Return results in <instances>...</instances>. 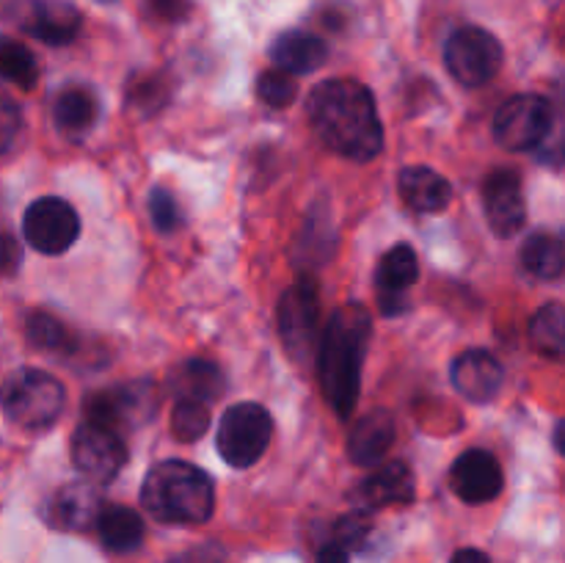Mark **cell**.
I'll return each instance as SVG.
<instances>
[{"mask_svg": "<svg viewBox=\"0 0 565 563\" xmlns=\"http://www.w3.org/2000/svg\"><path fill=\"white\" fill-rule=\"evenodd\" d=\"M64 386L47 370H14L0 390V406H3L9 423H14L22 431H31V434L53 428L64 412Z\"/></svg>", "mask_w": 565, "mask_h": 563, "instance_id": "4", "label": "cell"}, {"mask_svg": "<svg viewBox=\"0 0 565 563\" xmlns=\"http://www.w3.org/2000/svg\"><path fill=\"white\" fill-rule=\"evenodd\" d=\"M99 103L88 88L72 86L55 97L53 121L66 138H83L94 125H97Z\"/></svg>", "mask_w": 565, "mask_h": 563, "instance_id": "21", "label": "cell"}, {"mask_svg": "<svg viewBox=\"0 0 565 563\" xmlns=\"http://www.w3.org/2000/svg\"><path fill=\"white\" fill-rule=\"evenodd\" d=\"M450 563H491V557L483 550H475V546H463L456 555L450 557Z\"/></svg>", "mask_w": 565, "mask_h": 563, "instance_id": "40", "label": "cell"}, {"mask_svg": "<svg viewBox=\"0 0 565 563\" xmlns=\"http://www.w3.org/2000/svg\"><path fill=\"white\" fill-rule=\"evenodd\" d=\"M210 428V408L202 401H188L180 397L171 412V431L180 442H196L207 434Z\"/></svg>", "mask_w": 565, "mask_h": 563, "instance_id": "30", "label": "cell"}, {"mask_svg": "<svg viewBox=\"0 0 565 563\" xmlns=\"http://www.w3.org/2000/svg\"><path fill=\"white\" fill-rule=\"evenodd\" d=\"M483 210L497 237H513L527 219L522 180L513 169H494L483 182Z\"/></svg>", "mask_w": 565, "mask_h": 563, "instance_id": "12", "label": "cell"}, {"mask_svg": "<svg viewBox=\"0 0 565 563\" xmlns=\"http://www.w3.org/2000/svg\"><path fill=\"white\" fill-rule=\"evenodd\" d=\"M257 97L270 108H290L298 97V86L292 75L281 70H268L257 77Z\"/></svg>", "mask_w": 565, "mask_h": 563, "instance_id": "31", "label": "cell"}, {"mask_svg": "<svg viewBox=\"0 0 565 563\" xmlns=\"http://www.w3.org/2000/svg\"><path fill=\"white\" fill-rule=\"evenodd\" d=\"M25 337L39 351H70V331L58 318L47 312H33L25 320Z\"/></svg>", "mask_w": 565, "mask_h": 563, "instance_id": "28", "label": "cell"}, {"mask_svg": "<svg viewBox=\"0 0 565 563\" xmlns=\"http://www.w3.org/2000/svg\"><path fill=\"white\" fill-rule=\"evenodd\" d=\"M99 541L110 552H132L143 541V519L141 513L125 506H103L97 517Z\"/></svg>", "mask_w": 565, "mask_h": 563, "instance_id": "23", "label": "cell"}, {"mask_svg": "<svg viewBox=\"0 0 565 563\" xmlns=\"http://www.w3.org/2000/svg\"><path fill=\"white\" fill-rule=\"evenodd\" d=\"M39 77L36 55L22 42L11 36H0V81L14 83L20 88H31Z\"/></svg>", "mask_w": 565, "mask_h": 563, "instance_id": "27", "label": "cell"}, {"mask_svg": "<svg viewBox=\"0 0 565 563\" xmlns=\"http://www.w3.org/2000/svg\"><path fill=\"white\" fill-rule=\"evenodd\" d=\"M397 185H401L403 202L417 213H441L452 199L447 177H441L430 166H408L401 171Z\"/></svg>", "mask_w": 565, "mask_h": 563, "instance_id": "20", "label": "cell"}, {"mask_svg": "<svg viewBox=\"0 0 565 563\" xmlns=\"http://www.w3.org/2000/svg\"><path fill=\"white\" fill-rule=\"evenodd\" d=\"M169 386L177 397L210 403L215 401V397H221L226 379L213 362H207V359H191V362H182L180 368L171 373Z\"/></svg>", "mask_w": 565, "mask_h": 563, "instance_id": "22", "label": "cell"}, {"mask_svg": "<svg viewBox=\"0 0 565 563\" xmlns=\"http://www.w3.org/2000/svg\"><path fill=\"white\" fill-rule=\"evenodd\" d=\"M370 530H373V524H370L367 511H351V513H345V517L337 519L334 539L331 541L342 544L348 552L362 550L370 539Z\"/></svg>", "mask_w": 565, "mask_h": 563, "instance_id": "33", "label": "cell"}, {"mask_svg": "<svg viewBox=\"0 0 565 563\" xmlns=\"http://www.w3.org/2000/svg\"><path fill=\"white\" fill-rule=\"evenodd\" d=\"M143 9L158 22H180L191 11V0H143Z\"/></svg>", "mask_w": 565, "mask_h": 563, "instance_id": "35", "label": "cell"}, {"mask_svg": "<svg viewBox=\"0 0 565 563\" xmlns=\"http://www.w3.org/2000/svg\"><path fill=\"white\" fill-rule=\"evenodd\" d=\"M97 3H114V0H97Z\"/></svg>", "mask_w": 565, "mask_h": 563, "instance_id": "42", "label": "cell"}, {"mask_svg": "<svg viewBox=\"0 0 565 563\" xmlns=\"http://www.w3.org/2000/svg\"><path fill=\"white\" fill-rule=\"evenodd\" d=\"M450 486L463 502L483 506L500 497L505 478H502L500 461L489 450H467L452 464Z\"/></svg>", "mask_w": 565, "mask_h": 563, "instance_id": "13", "label": "cell"}, {"mask_svg": "<svg viewBox=\"0 0 565 563\" xmlns=\"http://www.w3.org/2000/svg\"><path fill=\"white\" fill-rule=\"evenodd\" d=\"M326 55H329V47L323 39L309 31H285L270 44V61L276 64V70L287 72V75H309L323 66Z\"/></svg>", "mask_w": 565, "mask_h": 563, "instance_id": "18", "label": "cell"}, {"mask_svg": "<svg viewBox=\"0 0 565 563\" xmlns=\"http://www.w3.org/2000/svg\"><path fill=\"white\" fill-rule=\"evenodd\" d=\"M445 64L461 86L475 88L489 83L502 66V44L486 28H458L445 47Z\"/></svg>", "mask_w": 565, "mask_h": 563, "instance_id": "9", "label": "cell"}, {"mask_svg": "<svg viewBox=\"0 0 565 563\" xmlns=\"http://www.w3.org/2000/svg\"><path fill=\"white\" fill-rule=\"evenodd\" d=\"M502 379V364L497 362V357H491L489 351H480V348H469V351L458 353L452 359L450 368V381L458 392H461L467 401L472 403H489L494 401L497 392H500Z\"/></svg>", "mask_w": 565, "mask_h": 563, "instance_id": "14", "label": "cell"}, {"mask_svg": "<svg viewBox=\"0 0 565 563\" xmlns=\"http://www.w3.org/2000/svg\"><path fill=\"white\" fill-rule=\"evenodd\" d=\"M270 436H274V417L268 408L259 403H235L221 417L215 445L230 467L246 469L263 458Z\"/></svg>", "mask_w": 565, "mask_h": 563, "instance_id": "5", "label": "cell"}, {"mask_svg": "<svg viewBox=\"0 0 565 563\" xmlns=\"http://www.w3.org/2000/svg\"><path fill=\"white\" fill-rule=\"evenodd\" d=\"M530 342L546 359H561L565 348V312L563 304H544L530 320Z\"/></svg>", "mask_w": 565, "mask_h": 563, "instance_id": "26", "label": "cell"}, {"mask_svg": "<svg viewBox=\"0 0 565 563\" xmlns=\"http://www.w3.org/2000/svg\"><path fill=\"white\" fill-rule=\"evenodd\" d=\"M103 511L97 489L88 484H70L50 500V522L61 530H88Z\"/></svg>", "mask_w": 565, "mask_h": 563, "instance_id": "19", "label": "cell"}, {"mask_svg": "<svg viewBox=\"0 0 565 563\" xmlns=\"http://www.w3.org/2000/svg\"><path fill=\"white\" fill-rule=\"evenodd\" d=\"M395 442V417L386 408H373L364 414L348 436V456L359 467H375L384 461Z\"/></svg>", "mask_w": 565, "mask_h": 563, "instance_id": "17", "label": "cell"}, {"mask_svg": "<svg viewBox=\"0 0 565 563\" xmlns=\"http://www.w3.org/2000/svg\"><path fill=\"white\" fill-rule=\"evenodd\" d=\"M353 500L362 506V511H375L386 506H408L414 500V475L403 461L381 464L375 472L359 484Z\"/></svg>", "mask_w": 565, "mask_h": 563, "instance_id": "15", "label": "cell"}, {"mask_svg": "<svg viewBox=\"0 0 565 563\" xmlns=\"http://www.w3.org/2000/svg\"><path fill=\"white\" fill-rule=\"evenodd\" d=\"M555 447H557V453H565V447H563V419L561 423H557V428H555Z\"/></svg>", "mask_w": 565, "mask_h": 563, "instance_id": "41", "label": "cell"}, {"mask_svg": "<svg viewBox=\"0 0 565 563\" xmlns=\"http://www.w3.org/2000/svg\"><path fill=\"white\" fill-rule=\"evenodd\" d=\"M555 110L539 94L505 99L494 116V141L508 152H533L550 138Z\"/></svg>", "mask_w": 565, "mask_h": 563, "instance_id": "7", "label": "cell"}, {"mask_svg": "<svg viewBox=\"0 0 565 563\" xmlns=\"http://www.w3.org/2000/svg\"><path fill=\"white\" fill-rule=\"evenodd\" d=\"M154 408H158V390L152 381H127V384H116L88 395L86 423L119 434L121 428L130 431L152 419Z\"/></svg>", "mask_w": 565, "mask_h": 563, "instance_id": "8", "label": "cell"}, {"mask_svg": "<svg viewBox=\"0 0 565 563\" xmlns=\"http://www.w3.org/2000/svg\"><path fill=\"white\" fill-rule=\"evenodd\" d=\"M141 502L158 522L204 524L215 511V486L204 469L169 458L147 472Z\"/></svg>", "mask_w": 565, "mask_h": 563, "instance_id": "3", "label": "cell"}, {"mask_svg": "<svg viewBox=\"0 0 565 563\" xmlns=\"http://www.w3.org/2000/svg\"><path fill=\"white\" fill-rule=\"evenodd\" d=\"M127 461V447L119 434L108 428H99L94 423H83L72 436V464L77 472L97 484H108L119 475Z\"/></svg>", "mask_w": 565, "mask_h": 563, "instance_id": "11", "label": "cell"}, {"mask_svg": "<svg viewBox=\"0 0 565 563\" xmlns=\"http://www.w3.org/2000/svg\"><path fill=\"white\" fill-rule=\"evenodd\" d=\"M318 563H351V552L342 544H337V541H329V544L318 550Z\"/></svg>", "mask_w": 565, "mask_h": 563, "instance_id": "38", "label": "cell"}, {"mask_svg": "<svg viewBox=\"0 0 565 563\" xmlns=\"http://www.w3.org/2000/svg\"><path fill=\"white\" fill-rule=\"evenodd\" d=\"M419 276V259L408 243H397L390 252L381 257L379 270H375V282H379V293H406L408 287L417 282Z\"/></svg>", "mask_w": 565, "mask_h": 563, "instance_id": "25", "label": "cell"}, {"mask_svg": "<svg viewBox=\"0 0 565 563\" xmlns=\"http://www.w3.org/2000/svg\"><path fill=\"white\" fill-rule=\"evenodd\" d=\"M149 215H152L154 230L163 232V235H171L182 226V210L177 204L174 193L166 191V188H154L149 193Z\"/></svg>", "mask_w": 565, "mask_h": 563, "instance_id": "32", "label": "cell"}, {"mask_svg": "<svg viewBox=\"0 0 565 563\" xmlns=\"http://www.w3.org/2000/svg\"><path fill=\"white\" fill-rule=\"evenodd\" d=\"M218 561H221V550H218V546L204 544L202 550L188 552V555H180V557H177V561H171V563H218Z\"/></svg>", "mask_w": 565, "mask_h": 563, "instance_id": "37", "label": "cell"}, {"mask_svg": "<svg viewBox=\"0 0 565 563\" xmlns=\"http://www.w3.org/2000/svg\"><path fill=\"white\" fill-rule=\"evenodd\" d=\"M524 270L533 274L535 279L555 282L563 276L565 268V252L563 241L552 232H533V235L524 241L522 252H519Z\"/></svg>", "mask_w": 565, "mask_h": 563, "instance_id": "24", "label": "cell"}, {"mask_svg": "<svg viewBox=\"0 0 565 563\" xmlns=\"http://www.w3.org/2000/svg\"><path fill=\"white\" fill-rule=\"evenodd\" d=\"M20 259H22L20 243H17L11 235H0V279L14 274V270L20 268Z\"/></svg>", "mask_w": 565, "mask_h": 563, "instance_id": "36", "label": "cell"}, {"mask_svg": "<svg viewBox=\"0 0 565 563\" xmlns=\"http://www.w3.org/2000/svg\"><path fill=\"white\" fill-rule=\"evenodd\" d=\"M307 114L329 149L353 163H367L384 149V127L367 86L351 77H334L312 88Z\"/></svg>", "mask_w": 565, "mask_h": 563, "instance_id": "1", "label": "cell"}, {"mask_svg": "<svg viewBox=\"0 0 565 563\" xmlns=\"http://www.w3.org/2000/svg\"><path fill=\"white\" fill-rule=\"evenodd\" d=\"M276 329L287 353L296 362H307L318 351L320 337V296L318 285L309 276L298 279L285 290L276 307Z\"/></svg>", "mask_w": 565, "mask_h": 563, "instance_id": "6", "label": "cell"}, {"mask_svg": "<svg viewBox=\"0 0 565 563\" xmlns=\"http://www.w3.org/2000/svg\"><path fill=\"white\" fill-rule=\"evenodd\" d=\"M379 301H381V312L384 315H401L408 309V301L403 293H379Z\"/></svg>", "mask_w": 565, "mask_h": 563, "instance_id": "39", "label": "cell"}, {"mask_svg": "<svg viewBox=\"0 0 565 563\" xmlns=\"http://www.w3.org/2000/svg\"><path fill=\"white\" fill-rule=\"evenodd\" d=\"M22 232L36 252L64 254L81 237V219L64 199L42 196L28 204Z\"/></svg>", "mask_w": 565, "mask_h": 563, "instance_id": "10", "label": "cell"}, {"mask_svg": "<svg viewBox=\"0 0 565 563\" xmlns=\"http://www.w3.org/2000/svg\"><path fill=\"white\" fill-rule=\"evenodd\" d=\"M370 342V315L362 304L334 309L318 337V375L326 401L342 419L351 417L362 392V364Z\"/></svg>", "mask_w": 565, "mask_h": 563, "instance_id": "2", "label": "cell"}, {"mask_svg": "<svg viewBox=\"0 0 565 563\" xmlns=\"http://www.w3.org/2000/svg\"><path fill=\"white\" fill-rule=\"evenodd\" d=\"M81 25V11L66 0H33L25 20V31L50 47H64L75 42Z\"/></svg>", "mask_w": 565, "mask_h": 563, "instance_id": "16", "label": "cell"}, {"mask_svg": "<svg viewBox=\"0 0 565 563\" xmlns=\"http://www.w3.org/2000/svg\"><path fill=\"white\" fill-rule=\"evenodd\" d=\"M166 99H169V77L166 75L147 72V75L132 77L127 83V103L141 110V114H154V110L163 108Z\"/></svg>", "mask_w": 565, "mask_h": 563, "instance_id": "29", "label": "cell"}, {"mask_svg": "<svg viewBox=\"0 0 565 563\" xmlns=\"http://www.w3.org/2000/svg\"><path fill=\"white\" fill-rule=\"evenodd\" d=\"M22 132V110L9 97H0V155L9 152Z\"/></svg>", "mask_w": 565, "mask_h": 563, "instance_id": "34", "label": "cell"}]
</instances>
